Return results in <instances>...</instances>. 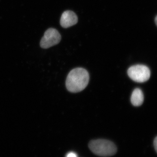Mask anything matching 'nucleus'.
I'll list each match as a JSON object with an SVG mask.
<instances>
[{
  "label": "nucleus",
  "instance_id": "obj_1",
  "mask_svg": "<svg viewBox=\"0 0 157 157\" xmlns=\"http://www.w3.org/2000/svg\"><path fill=\"white\" fill-rule=\"evenodd\" d=\"M90 76L85 69L77 68L71 70L66 80V86L68 91L72 93L82 91L88 84Z\"/></svg>",
  "mask_w": 157,
  "mask_h": 157
},
{
  "label": "nucleus",
  "instance_id": "obj_2",
  "mask_svg": "<svg viewBox=\"0 0 157 157\" xmlns=\"http://www.w3.org/2000/svg\"><path fill=\"white\" fill-rule=\"evenodd\" d=\"M89 147L94 154L99 156L107 157L113 155L117 148L113 142L105 139H97L90 141Z\"/></svg>",
  "mask_w": 157,
  "mask_h": 157
},
{
  "label": "nucleus",
  "instance_id": "obj_3",
  "mask_svg": "<svg viewBox=\"0 0 157 157\" xmlns=\"http://www.w3.org/2000/svg\"><path fill=\"white\" fill-rule=\"evenodd\" d=\"M128 74L129 77L134 81L144 82L149 79L151 72L149 69L146 66L136 65L129 68Z\"/></svg>",
  "mask_w": 157,
  "mask_h": 157
},
{
  "label": "nucleus",
  "instance_id": "obj_4",
  "mask_svg": "<svg viewBox=\"0 0 157 157\" xmlns=\"http://www.w3.org/2000/svg\"><path fill=\"white\" fill-rule=\"evenodd\" d=\"M61 36L56 29H48L40 41V46L43 48H48L56 45L60 42Z\"/></svg>",
  "mask_w": 157,
  "mask_h": 157
},
{
  "label": "nucleus",
  "instance_id": "obj_5",
  "mask_svg": "<svg viewBox=\"0 0 157 157\" xmlns=\"http://www.w3.org/2000/svg\"><path fill=\"white\" fill-rule=\"evenodd\" d=\"M78 22V17L74 12L71 11H65L61 17V25L64 28H68L76 25Z\"/></svg>",
  "mask_w": 157,
  "mask_h": 157
},
{
  "label": "nucleus",
  "instance_id": "obj_6",
  "mask_svg": "<svg viewBox=\"0 0 157 157\" xmlns=\"http://www.w3.org/2000/svg\"><path fill=\"white\" fill-rule=\"evenodd\" d=\"M144 100L143 93L139 88H136L132 92L131 101L134 106L138 107L142 105Z\"/></svg>",
  "mask_w": 157,
  "mask_h": 157
},
{
  "label": "nucleus",
  "instance_id": "obj_7",
  "mask_svg": "<svg viewBox=\"0 0 157 157\" xmlns=\"http://www.w3.org/2000/svg\"><path fill=\"white\" fill-rule=\"evenodd\" d=\"M66 157H78V156L74 152H70L66 155Z\"/></svg>",
  "mask_w": 157,
  "mask_h": 157
},
{
  "label": "nucleus",
  "instance_id": "obj_8",
  "mask_svg": "<svg viewBox=\"0 0 157 157\" xmlns=\"http://www.w3.org/2000/svg\"><path fill=\"white\" fill-rule=\"evenodd\" d=\"M154 146L155 150L157 153V136L155 138L154 140Z\"/></svg>",
  "mask_w": 157,
  "mask_h": 157
},
{
  "label": "nucleus",
  "instance_id": "obj_9",
  "mask_svg": "<svg viewBox=\"0 0 157 157\" xmlns=\"http://www.w3.org/2000/svg\"><path fill=\"white\" fill-rule=\"evenodd\" d=\"M155 22L156 25L157 26V16L155 18Z\"/></svg>",
  "mask_w": 157,
  "mask_h": 157
}]
</instances>
